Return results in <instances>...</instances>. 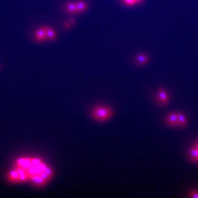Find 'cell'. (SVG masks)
<instances>
[{"label": "cell", "instance_id": "5b68a950", "mask_svg": "<svg viewBox=\"0 0 198 198\" xmlns=\"http://www.w3.org/2000/svg\"><path fill=\"white\" fill-rule=\"evenodd\" d=\"M166 119L168 124L170 126H176L179 125L176 113L169 114L166 116Z\"/></svg>", "mask_w": 198, "mask_h": 198}, {"label": "cell", "instance_id": "7a4b0ae2", "mask_svg": "<svg viewBox=\"0 0 198 198\" xmlns=\"http://www.w3.org/2000/svg\"><path fill=\"white\" fill-rule=\"evenodd\" d=\"M114 114L111 107L104 105H99L95 107L91 113L92 118L99 123H104L110 119Z\"/></svg>", "mask_w": 198, "mask_h": 198}, {"label": "cell", "instance_id": "5bb4252c", "mask_svg": "<svg viewBox=\"0 0 198 198\" xmlns=\"http://www.w3.org/2000/svg\"><path fill=\"white\" fill-rule=\"evenodd\" d=\"M197 147L198 148V146H197Z\"/></svg>", "mask_w": 198, "mask_h": 198}, {"label": "cell", "instance_id": "3957f363", "mask_svg": "<svg viewBox=\"0 0 198 198\" xmlns=\"http://www.w3.org/2000/svg\"><path fill=\"white\" fill-rule=\"evenodd\" d=\"M34 37L38 42H42L47 39L45 27H41L37 29L34 33Z\"/></svg>", "mask_w": 198, "mask_h": 198}, {"label": "cell", "instance_id": "6da1fadb", "mask_svg": "<svg viewBox=\"0 0 198 198\" xmlns=\"http://www.w3.org/2000/svg\"><path fill=\"white\" fill-rule=\"evenodd\" d=\"M14 166L22 169L28 182L38 187L47 184L54 175L51 166L38 157H20L15 160Z\"/></svg>", "mask_w": 198, "mask_h": 198}, {"label": "cell", "instance_id": "8fae6325", "mask_svg": "<svg viewBox=\"0 0 198 198\" xmlns=\"http://www.w3.org/2000/svg\"><path fill=\"white\" fill-rule=\"evenodd\" d=\"M176 114H177L179 125L183 126V127L185 126L187 123V121H186L185 116L181 113H178Z\"/></svg>", "mask_w": 198, "mask_h": 198}, {"label": "cell", "instance_id": "8992f818", "mask_svg": "<svg viewBox=\"0 0 198 198\" xmlns=\"http://www.w3.org/2000/svg\"><path fill=\"white\" fill-rule=\"evenodd\" d=\"M45 27V33L47 35V39L49 40H54L57 37L56 32L55 31L48 27Z\"/></svg>", "mask_w": 198, "mask_h": 198}, {"label": "cell", "instance_id": "52a82bcc", "mask_svg": "<svg viewBox=\"0 0 198 198\" xmlns=\"http://www.w3.org/2000/svg\"><path fill=\"white\" fill-rule=\"evenodd\" d=\"M136 61L139 65H144L148 62V57L144 54H139L136 57Z\"/></svg>", "mask_w": 198, "mask_h": 198}, {"label": "cell", "instance_id": "7c38bea8", "mask_svg": "<svg viewBox=\"0 0 198 198\" xmlns=\"http://www.w3.org/2000/svg\"><path fill=\"white\" fill-rule=\"evenodd\" d=\"M123 1L126 5L131 6L138 2H140L142 0H123Z\"/></svg>", "mask_w": 198, "mask_h": 198}, {"label": "cell", "instance_id": "30bf717a", "mask_svg": "<svg viewBox=\"0 0 198 198\" xmlns=\"http://www.w3.org/2000/svg\"><path fill=\"white\" fill-rule=\"evenodd\" d=\"M66 9L70 14L77 13V7L75 2H69L67 3Z\"/></svg>", "mask_w": 198, "mask_h": 198}, {"label": "cell", "instance_id": "4fadbf2b", "mask_svg": "<svg viewBox=\"0 0 198 198\" xmlns=\"http://www.w3.org/2000/svg\"><path fill=\"white\" fill-rule=\"evenodd\" d=\"M190 197L194 198H198V192L190 191L189 193Z\"/></svg>", "mask_w": 198, "mask_h": 198}, {"label": "cell", "instance_id": "9c48e42d", "mask_svg": "<svg viewBox=\"0 0 198 198\" xmlns=\"http://www.w3.org/2000/svg\"><path fill=\"white\" fill-rule=\"evenodd\" d=\"M77 7V13H80L85 11L87 7L86 2L82 1H78L75 2Z\"/></svg>", "mask_w": 198, "mask_h": 198}, {"label": "cell", "instance_id": "277c9868", "mask_svg": "<svg viewBox=\"0 0 198 198\" xmlns=\"http://www.w3.org/2000/svg\"><path fill=\"white\" fill-rule=\"evenodd\" d=\"M158 100L163 105H166L168 102V96L167 93L163 89H160L158 90Z\"/></svg>", "mask_w": 198, "mask_h": 198}, {"label": "cell", "instance_id": "ba28073f", "mask_svg": "<svg viewBox=\"0 0 198 198\" xmlns=\"http://www.w3.org/2000/svg\"><path fill=\"white\" fill-rule=\"evenodd\" d=\"M189 158L191 161H198V148L197 146L192 148L190 151Z\"/></svg>", "mask_w": 198, "mask_h": 198}]
</instances>
